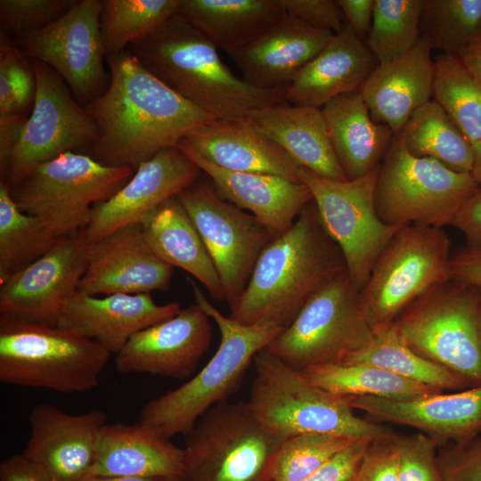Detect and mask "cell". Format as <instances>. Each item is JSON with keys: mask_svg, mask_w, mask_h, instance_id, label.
Segmentation results:
<instances>
[{"mask_svg": "<svg viewBox=\"0 0 481 481\" xmlns=\"http://www.w3.org/2000/svg\"><path fill=\"white\" fill-rule=\"evenodd\" d=\"M106 90L85 109L99 135L88 155L135 171L160 151L178 147L196 128L216 120L151 73L127 49L106 56Z\"/></svg>", "mask_w": 481, "mask_h": 481, "instance_id": "1", "label": "cell"}, {"mask_svg": "<svg viewBox=\"0 0 481 481\" xmlns=\"http://www.w3.org/2000/svg\"><path fill=\"white\" fill-rule=\"evenodd\" d=\"M346 270L312 200L292 225L264 249L229 317L244 325L287 328L308 299Z\"/></svg>", "mask_w": 481, "mask_h": 481, "instance_id": "2", "label": "cell"}, {"mask_svg": "<svg viewBox=\"0 0 481 481\" xmlns=\"http://www.w3.org/2000/svg\"><path fill=\"white\" fill-rule=\"evenodd\" d=\"M127 50L173 91L216 120L246 118L255 110L288 103L287 88H257L234 75L214 44L178 14Z\"/></svg>", "mask_w": 481, "mask_h": 481, "instance_id": "3", "label": "cell"}, {"mask_svg": "<svg viewBox=\"0 0 481 481\" xmlns=\"http://www.w3.org/2000/svg\"><path fill=\"white\" fill-rule=\"evenodd\" d=\"M187 281L195 303L217 325L221 341L193 378L143 407L139 421L167 440L186 436L210 408L226 401L240 387L254 356L283 330L271 324L239 323L215 307L193 280Z\"/></svg>", "mask_w": 481, "mask_h": 481, "instance_id": "4", "label": "cell"}, {"mask_svg": "<svg viewBox=\"0 0 481 481\" xmlns=\"http://www.w3.org/2000/svg\"><path fill=\"white\" fill-rule=\"evenodd\" d=\"M253 363L256 375L248 404L259 421L280 436L321 433L374 439L394 431L358 417L346 397L320 389L265 349Z\"/></svg>", "mask_w": 481, "mask_h": 481, "instance_id": "5", "label": "cell"}, {"mask_svg": "<svg viewBox=\"0 0 481 481\" xmlns=\"http://www.w3.org/2000/svg\"><path fill=\"white\" fill-rule=\"evenodd\" d=\"M111 354L70 330L0 315V380L59 393L96 387Z\"/></svg>", "mask_w": 481, "mask_h": 481, "instance_id": "6", "label": "cell"}, {"mask_svg": "<svg viewBox=\"0 0 481 481\" xmlns=\"http://www.w3.org/2000/svg\"><path fill=\"white\" fill-rule=\"evenodd\" d=\"M394 325L414 352L469 387L481 385L480 289L450 279L414 301Z\"/></svg>", "mask_w": 481, "mask_h": 481, "instance_id": "7", "label": "cell"}, {"mask_svg": "<svg viewBox=\"0 0 481 481\" xmlns=\"http://www.w3.org/2000/svg\"><path fill=\"white\" fill-rule=\"evenodd\" d=\"M134 174L129 167L106 166L88 154L69 151L37 166L8 188L22 211L61 238L85 230L93 207L114 196Z\"/></svg>", "mask_w": 481, "mask_h": 481, "instance_id": "8", "label": "cell"}, {"mask_svg": "<svg viewBox=\"0 0 481 481\" xmlns=\"http://www.w3.org/2000/svg\"><path fill=\"white\" fill-rule=\"evenodd\" d=\"M479 184L472 174L452 171L429 158H418L394 135L380 163L374 200L379 217L391 225L443 228Z\"/></svg>", "mask_w": 481, "mask_h": 481, "instance_id": "9", "label": "cell"}, {"mask_svg": "<svg viewBox=\"0 0 481 481\" xmlns=\"http://www.w3.org/2000/svg\"><path fill=\"white\" fill-rule=\"evenodd\" d=\"M451 241L444 228L409 224L380 252L360 302L373 330L394 323L421 296L451 279Z\"/></svg>", "mask_w": 481, "mask_h": 481, "instance_id": "10", "label": "cell"}, {"mask_svg": "<svg viewBox=\"0 0 481 481\" xmlns=\"http://www.w3.org/2000/svg\"><path fill=\"white\" fill-rule=\"evenodd\" d=\"M286 438L265 427L248 402L210 408L186 435L183 481H267L273 456Z\"/></svg>", "mask_w": 481, "mask_h": 481, "instance_id": "11", "label": "cell"}, {"mask_svg": "<svg viewBox=\"0 0 481 481\" xmlns=\"http://www.w3.org/2000/svg\"><path fill=\"white\" fill-rule=\"evenodd\" d=\"M372 337L373 329L363 311L360 291L345 270L325 282L265 349L302 371L341 363L366 346Z\"/></svg>", "mask_w": 481, "mask_h": 481, "instance_id": "12", "label": "cell"}, {"mask_svg": "<svg viewBox=\"0 0 481 481\" xmlns=\"http://www.w3.org/2000/svg\"><path fill=\"white\" fill-rule=\"evenodd\" d=\"M30 61L37 94L17 143L0 160V183L7 187L61 154L87 152L99 135L95 122L65 81L46 64Z\"/></svg>", "mask_w": 481, "mask_h": 481, "instance_id": "13", "label": "cell"}, {"mask_svg": "<svg viewBox=\"0 0 481 481\" xmlns=\"http://www.w3.org/2000/svg\"><path fill=\"white\" fill-rule=\"evenodd\" d=\"M379 166L347 181L327 179L300 168L301 181L310 190L322 224L340 249L348 276L359 291L380 252L403 227L384 223L377 214L374 192Z\"/></svg>", "mask_w": 481, "mask_h": 481, "instance_id": "14", "label": "cell"}, {"mask_svg": "<svg viewBox=\"0 0 481 481\" xmlns=\"http://www.w3.org/2000/svg\"><path fill=\"white\" fill-rule=\"evenodd\" d=\"M178 198L214 263L231 309L247 287L261 253L276 235L201 180H196Z\"/></svg>", "mask_w": 481, "mask_h": 481, "instance_id": "15", "label": "cell"}, {"mask_svg": "<svg viewBox=\"0 0 481 481\" xmlns=\"http://www.w3.org/2000/svg\"><path fill=\"white\" fill-rule=\"evenodd\" d=\"M102 1L77 0L46 28L13 37L29 60L53 69L83 106L109 85L101 35Z\"/></svg>", "mask_w": 481, "mask_h": 481, "instance_id": "16", "label": "cell"}, {"mask_svg": "<svg viewBox=\"0 0 481 481\" xmlns=\"http://www.w3.org/2000/svg\"><path fill=\"white\" fill-rule=\"evenodd\" d=\"M85 230L61 237L36 262L0 282V315L56 327L87 265Z\"/></svg>", "mask_w": 481, "mask_h": 481, "instance_id": "17", "label": "cell"}, {"mask_svg": "<svg viewBox=\"0 0 481 481\" xmlns=\"http://www.w3.org/2000/svg\"><path fill=\"white\" fill-rule=\"evenodd\" d=\"M211 340V319L194 303L132 336L115 355V367L123 374L185 379L194 373Z\"/></svg>", "mask_w": 481, "mask_h": 481, "instance_id": "18", "label": "cell"}, {"mask_svg": "<svg viewBox=\"0 0 481 481\" xmlns=\"http://www.w3.org/2000/svg\"><path fill=\"white\" fill-rule=\"evenodd\" d=\"M179 147L164 150L142 163L110 200L94 205L85 233L88 243L143 220L167 200L178 196L201 175Z\"/></svg>", "mask_w": 481, "mask_h": 481, "instance_id": "19", "label": "cell"}, {"mask_svg": "<svg viewBox=\"0 0 481 481\" xmlns=\"http://www.w3.org/2000/svg\"><path fill=\"white\" fill-rule=\"evenodd\" d=\"M173 267L149 247L141 224L121 227L89 243L77 290L90 296L167 291Z\"/></svg>", "mask_w": 481, "mask_h": 481, "instance_id": "20", "label": "cell"}, {"mask_svg": "<svg viewBox=\"0 0 481 481\" xmlns=\"http://www.w3.org/2000/svg\"><path fill=\"white\" fill-rule=\"evenodd\" d=\"M30 435L23 452L53 481H84L94 464L105 412L92 409L69 414L40 404L29 414Z\"/></svg>", "mask_w": 481, "mask_h": 481, "instance_id": "21", "label": "cell"}, {"mask_svg": "<svg viewBox=\"0 0 481 481\" xmlns=\"http://www.w3.org/2000/svg\"><path fill=\"white\" fill-rule=\"evenodd\" d=\"M346 398L354 410L364 412L368 420L418 429L439 447L467 442L481 433V385L409 400Z\"/></svg>", "mask_w": 481, "mask_h": 481, "instance_id": "22", "label": "cell"}, {"mask_svg": "<svg viewBox=\"0 0 481 481\" xmlns=\"http://www.w3.org/2000/svg\"><path fill=\"white\" fill-rule=\"evenodd\" d=\"M180 311L177 302L159 305L151 293L98 298L77 290L65 306L58 327L92 339L116 355L135 333Z\"/></svg>", "mask_w": 481, "mask_h": 481, "instance_id": "23", "label": "cell"}, {"mask_svg": "<svg viewBox=\"0 0 481 481\" xmlns=\"http://www.w3.org/2000/svg\"><path fill=\"white\" fill-rule=\"evenodd\" d=\"M178 147L210 178L221 198L249 211L276 236L289 229L313 200L303 182L222 168L200 155L185 139Z\"/></svg>", "mask_w": 481, "mask_h": 481, "instance_id": "24", "label": "cell"}, {"mask_svg": "<svg viewBox=\"0 0 481 481\" xmlns=\"http://www.w3.org/2000/svg\"><path fill=\"white\" fill-rule=\"evenodd\" d=\"M332 35L286 12L231 56L250 86L267 90L287 88Z\"/></svg>", "mask_w": 481, "mask_h": 481, "instance_id": "25", "label": "cell"}, {"mask_svg": "<svg viewBox=\"0 0 481 481\" xmlns=\"http://www.w3.org/2000/svg\"><path fill=\"white\" fill-rule=\"evenodd\" d=\"M420 36L404 55L379 63L360 89L372 119L399 133L408 119L433 96L434 59Z\"/></svg>", "mask_w": 481, "mask_h": 481, "instance_id": "26", "label": "cell"}, {"mask_svg": "<svg viewBox=\"0 0 481 481\" xmlns=\"http://www.w3.org/2000/svg\"><path fill=\"white\" fill-rule=\"evenodd\" d=\"M378 61L345 23L294 77L286 90L289 104L321 109L341 94L359 92Z\"/></svg>", "mask_w": 481, "mask_h": 481, "instance_id": "27", "label": "cell"}, {"mask_svg": "<svg viewBox=\"0 0 481 481\" xmlns=\"http://www.w3.org/2000/svg\"><path fill=\"white\" fill-rule=\"evenodd\" d=\"M185 140L200 155L222 168L302 182L301 167L247 118L214 120L193 130Z\"/></svg>", "mask_w": 481, "mask_h": 481, "instance_id": "28", "label": "cell"}, {"mask_svg": "<svg viewBox=\"0 0 481 481\" xmlns=\"http://www.w3.org/2000/svg\"><path fill=\"white\" fill-rule=\"evenodd\" d=\"M184 450L141 423L106 424L88 477H181Z\"/></svg>", "mask_w": 481, "mask_h": 481, "instance_id": "29", "label": "cell"}, {"mask_svg": "<svg viewBox=\"0 0 481 481\" xmlns=\"http://www.w3.org/2000/svg\"><path fill=\"white\" fill-rule=\"evenodd\" d=\"M302 168L335 181H347L333 151L321 109L289 103L266 107L247 118Z\"/></svg>", "mask_w": 481, "mask_h": 481, "instance_id": "30", "label": "cell"}, {"mask_svg": "<svg viewBox=\"0 0 481 481\" xmlns=\"http://www.w3.org/2000/svg\"><path fill=\"white\" fill-rule=\"evenodd\" d=\"M321 110L333 151L348 180L363 177L380 165L395 134L372 119L360 92L337 96Z\"/></svg>", "mask_w": 481, "mask_h": 481, "instance_id": "31", "label": "cell"}, {"mask_svg": "<svg viewBox=\"0 0 481 481\" xmlns=\"http://www.w3.org/2000/svg\"><path fill=\"white\" fill-rule=\"evenodd\" d=\"M152 252L163 262L186 271L216 300H224L214 263L178 196L160 204L141 224Z\"/></svg>", "mask_w": 481, "mask_h": 481, "instance_id": "32", "label": "cell"}, {"mask_svg": "<svg viewBox=\"0 0 481 481\" xmlns=\"http://www.w3.org/2000/svg\"><path fill=\"white\" fill-rule=\"evenodd\" d=\"M286 12L277 0H180L177 14L230 55L251 43Z\"/></svg>", "mask_w": 481, "mask_h": 481, "instance_id": "33", "label": "cell"}, {"mask_svg": "<svg viewBox=\"0 0 481 481\" xmlns=\"http://www.w3.org/2000/svg\"><path fill=\"white\" fill-rule=\"evenodd\" d=\"M433 98L448 113L471 148L472 175L481 186V85L458 57L440 53L434 58Z\"/></svg>", "mask_w": 481, "mask_h": 481, "instance_id": "34", "label": "cell"}, {"mask_svg": "<svg viewBox=\"0 0 481 481\" xmlns=\"http://www.w3.org/2000/svg\"><path fill=\"white\" fill-rule=\"evenodd\" d=\"M341 363L376 366L407 380L442 392L469 387L459 376L409 347L394 323L373 330V337L369 344L346 356Z\"/></svg>", "mask_w": 481, "mask_h": 481, "instance_id": "35", "label": "cell"}, {"mask_svg": "<svg viewBox=\"0 0 481 481\" xmlns=\"http://www.w3.org/2000/svg\"><path fill=\"white\" fill-rule=\"evenodd\" d=\"M398 134L412 155L433 159L458 173L472 174L471 148L448 113L435 100L415 110Z\"/></svg>", "mask_w": 481, "mask_h": 481, "instance_id": "36", "label": "cell"}, {"mask_svg": "<svg viewBox=\"0 0 481 481\" xmlns=\"http://www.w3.org/2000/svg\"><path fill=\"white\" fill-rule=\"evenodd\" d=\"M301 371L315 387L343 397L372 396L409 400L442 392L364 363L321 364Z\"/></svg>", "mask_w": 481, "mask_h": 481, "instance_id": "37", "label": "cell"}, {"mask_svg": "<svg viewBox=\"0 0 481 481\" xmlns=\"http://www.w3.org/2000/svg\"><path fill=\"white\" fill-rule=\"evenodd\" d=\"M59 239L41 219L22 211L0 183V282L36 262Z\"/></svg>", "mask_w": 481, "mask_h": 481, "instance_id": "38", "label": "cell"}, {"mask_svg": "<svg viewBox=\"0 0 481 481\" xmlns=\"http://www.w3.org/2000/svg\"><path fill=\"white\" fill-rule=\"evenodd\" d=\"M180 0H103L101 35L105 57L126 51L177 14Z\"/></svg>", "mask_w": 481, "mask_h": 481, "instance_id": "39", "label": "cell"}, {"mask_svg": "<svg viewBox=\"0 0 481 481\" xmlns=\"http://www.w3.org/2000/svg\"><path fill=\"white\" fill-rule=\"evenodd\" d=\"M420 33L432 49L457 57L481 35V0H423Z\"/></svg>", "mask_w": 481, "mask_h": 481, "instance_id": "40", "label": "cell"}, {"mask_svg": "<svg viewBox=\"0 0 481 481\" xmlns=\"http://www.w3.org/2000/svg\"><path fill=\"white\" fill-rule=\"evenodd\" d=\"M423 0H375L365 44L379 63L393 61L419 41Z\"/></svg>", "mask_w": 481, "mask_h": 481, "instance_id": "41", "label": "cell"}, {"mask_svg": "<svg viewBox=\"0 0 481 481\" xmlns=\"http://www.w3.org/2000/svg\"><path fill=\"white\" fill-rule=\"evenodd\" d=\"M362 438L307 433L286 438L267 469V481H301Z\"/></svg>", "mask_w": 481, "mask_h": 481, "instance_id": "42", "label": "cell"}, {"mask_svg": "<svg viewBox=\"0 0 481 481\" xmlns=\"http://www.w3.org/2000/svg\"><path fill=\"white\" fill-rule=\"evenodd\" d=\"M27 59L14 38L0 30V117H27L32 111L37 79Z\"/></svg>", "mask_w": 481, "mask_h": 481, "instance_id": "43", "label": "cell"}, {"mask_svg": "<svg viewBox=\"0 0 481 481\" xmlns=\"http://www.w3.org/2000/svg\"><path fill=\"white\" fill-rule=\"evenodd\" d=\"M77 0H1V30L16 37L51 25Z\"/></svg>", "mask_w": 481, "mask_h": 481, "instance_id": "44", "label": "cell"}, {"mask_svg": "<svg viewBox=\"0 0 481 481\" xmlns=\"http://www.w3.org/2000/svg\"><path fill=\"white\" fill-rule=\"evenodd\" d=\"M399 481H443L438 444L424 433L396 436Z\"/></svg>", "mask_w": 481, "mask_h": 481, "instance_id": "45", "label": "cell"}, {"mask_svg": "<svg viewBox=\"0 0 481 481\" xmlns=\"http://www.w3.org/2000/svg\"><path fill=\"white\" fill-rule=\"evenodd\" d=\"M437 459L443 481H481V434L439 447Z\"/></svg>", "mask_w": 481, "mask_h": 481, "instance_id": "46", "label": "cell"}, {"mask_svg": "<svg viewBox=\"0 0 481 481\" xmlns=\"http://www.w3.org/2000/svg\"><path fill=\"white\" fill-rule=\"evenodd\" d=\"M397 433L372 439L353 481H399Z\"/></svg>", "mask_w": 481, "mask_h": 481, "instance_id": "47", "label": "cell"}, {"mask_svg": "<svg viewBox=\"0 0 481 481\" xmlns=\"http://www.w3.org/2000/svg\"><path fill=\"white\" fill-rule=\"evenodd\" d=\"M284 11L307 25L335 34L345 24L337 0H277Z\"/></svg>", "mask_w": 481, "mask_h": 481, "instance_id": "48", "label": "cell"}, {"mask_svg": "<svg viewBox=\"0 0 481 481\" xmlns=\"http://www.w3.org/2000/svg\"><path fill=\"white\" fill-rule=\"evenodd\" d=\"M371 440L355 441L301 481H353Z\"/></svg>", "mask_w": 481, "mask_h": 481, "instance_id": "49", "label": "cell"}, {"mask_svg": "<svg viewBox=\"0 0 481 481\" xmlns=\"http://www.w3.org/2000/svg\"><path fill=\"white\" fill-rule=\"evenodd\" d=\"M450 226L463 234L467 248L481 250V186L462 205Z\"/></svg>", "mask_w": 481, "mask_h": 481, "instance_id": "50", "label": "cell"}, {"mask_svg": "<svg viewBox=\"0 0 481 481\" xmlns=\"http://www.w3.org/2000/svg\"><path fill=\"white\" fill-rule=\"evenodd\" d=\"M451 279L481 289V250L465 247L452 254Z\"/></svg>", "mask_w": 481, "mask_h": 481, "instance_id": "51", "label": "cell"}, {"mask_svg": "<svg viewBox=\"0 0 481 481\" xmlns=\"http://www.w3.org/2000/svg\"><path fill=\"white\" fill-rule=\"evenodd\" d=\"M375 0H337L346 23L363 42L368 37L373 17Z\"/></svg>", "mask_w": 481, "mask_h": 481, "instance_id": "52", "label": "cell"}, {"mask_svg": "<svg viewBox=\"0 0 481 481\" xmlns=\"http://www.w3.org/2000/svg\"><path fill=\"white\" fill-rule=\"evenodd\" d=\"M0 481H53L47 473L25 453L12 455L0 464Z\"/></svg>", "mask_w": 481, "mask_h": 481, "instance_id": "53", "label": "cell"}, {"mask_svg": "<svg viewBox=\"0 0 481 481\" xmlns=\"http://www.w3.org/2000/svg\"><path fill=\"white\" fill-rule=\"evenodd\" d=\"M27 118L20 115L0 117V160L17 143Z\"/></svg>", "mask_w": 481, "mask_h": 481, "instance_id": "54", "label": "cell"}, {"mask_svg": "<svg viewBox=\"0 0 481 481\" xmlns=\"http://www.w3.org/2000/svg\"><path fill=\"white\" fill-rule=\"evenodd\" d=\"M465 69L481 85V35L457 56Z\"/></svg>", "mask_w": 481, "mask_h": 481, "instance_id": "55", "label": "cell"}, {"mask_svg": "<svg viewBox=\"0 0 481 481\" xmlns=\"http://www.w3.org/2000/svg\"><path fill=\"white\" fill-rule=\"evenodd\" d=\"M84 481H183L181 477H88Z\"/></svg>", "mask_w": 481, "mask_h": 481, "instance_id": "56", "label": "cell"}, {"mask_svg": "<svg viewBox=\"0 0 481 481\" xmlns=\"http://www.w3.org/2000/svg\"><path fill=\"white\" fill-rule=\"evenodd\" d=\"M480 293H481V289H480Z\"/></svg>", "mask_w": 481, "mask_h": 481, "instance_id": "57", "label": "cell"}]
</instances>
